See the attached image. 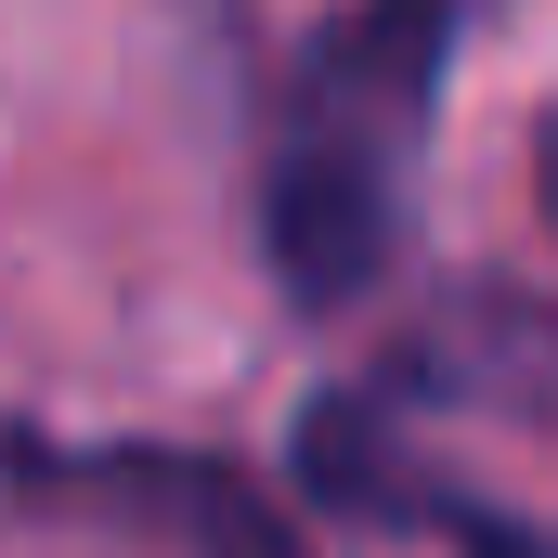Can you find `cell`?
Instances as JSON below:
<instances>
[{
  "mask_svg": "<svg viewBox=\"0 0 558 558\" xmlns=\"http://www.w3.org/2000/svg\"><path fill=\"white\" fill-rule=\"evenodd\" d=\"M299 494H312V520H364V533H428L441 558H558V533H533L520 507H494L481 481H454V468H428L403 416L377 403V377L364 390H312L299 403Z\"/></svg>",
  "mask_w": 558,
  "mask_h": 558,
  "instance_id": "obj_2",
  "label": "cell"
},
{
  "mask_svg": "<svg viewBox=\"0 0 558 558\" xmlns=\"http://www.w3.org/2000/svg\"><path fill=\"white\" fill-rule=\"evenodd\" d=\"M26 468H52V481H78V494H105V507H169L156 533H182V546L208 558H299V533L274 520V494L260 481H234V468H208V454H26Z\"/></svg>",
  "mask_w": 558,
  "mask_h": 558,
  "instance_id": "obj_3",
  "label": "cell"
},
{
  "mask_svg": "<svg viewBox=\"0 0 558 558\" xmlns=\"http://www.w3.org/2000/svg\"><path fill=\"white\" fill-rule=\"evenodd\" d=\"M468 52V0H338L286 52L260 131V260L286 312H364L416 247V169Z\"/></svg>",
  "mask_w": 558,
  "mask_h": 558,
  "instance_id": "obj_1",
  "label": "cell"
},
{
  "mask_svg": "<svg viewBox=\"0 0 558 558\" xmlns=\"http://www.w3.org/2000/svg\"><path fill=\"white\" fill-rule=\"evenodd\" d=\"M533 208H546V234H558V105H546V131H533Z\"/></svg>",
  "mask_w": 558,
  "mask_h": 558,
  "instance_id": "obj_4",
  "label": "cell"
}]
</instances>
